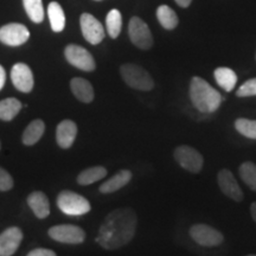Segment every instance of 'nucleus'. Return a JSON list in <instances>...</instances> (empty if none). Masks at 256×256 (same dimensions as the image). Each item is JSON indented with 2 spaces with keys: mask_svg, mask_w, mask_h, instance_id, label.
Segmentation results:
<instances>
[{
  "mask_svg": "<svg viewBox=\"0 0 256 256\" xmlns=\"http://www.w3.org/2000/svg\"><path fill=\"white\" fill-rule=\"evenodd\" d=\"M250 214H252V220H254V222L256 223V202H254V203H252V206H250Z\"/></svg>",
  "mask_w": 256,
  "mask_h": 256,
  "instance_id": "34",
  "label": "nucleus"
},
{
  "mask_svg": "<svg viewBox=\"0 0 256 256\" xmlns=\"http://www.w3.org/2000/svg\"><path fill=\"white\" fill-rule=\"evenodd\" d=\"M57 206L68 216L86 215L92 210V206L87 198L69 190L60 192L57 197Z\"/></svg>",
  "mask_w": 256,
  "mask_h": 256,
  "instance_id": "4",
  "label": "nucleus"
},
{
  "mask_svg": "<svg viewBox=\"0 0 256 256\" xmlns=\"http://www.w3.org/2000/svg\"><path fill=\"white\" fill-rule=\"evenodd\" d=\"M70 88H72L74 96L81 102L90 104L94 100V88H92V83L88 80L82 78H74L70 81Z\"/></svg>",
  "mask_w": 256,
  "mask_h": 256,
  "instance_id": "16",
  "label": "nucleus"
},
{
  "mask_svg": "<svg viewBox=\"0 0 256 256\" xmlns=\"http://www.w3.org/2000/svg\"><path fill=\"white\" fill-rule=\"evenodd\" d=\"M23 5L28 18L34 23L40 24L44 20V6L42 0H23Z\"/></svg>",
  "mask_w": 256,
  "mask_h": 256,
  "instance_id": "26",
  "label": "nucleus"
},
{
  "mask_svg": "<svg viewBox=\"0 0 256 256\" xmlns=\"http://www.w3.org/2000/svg\"><path fill=\"white\" fill-rule=\"evenodd\" d=\"M28 256H55L56 252L51 249H46V248H37L31 250L28 254Z\"/></svg>",
  "mask_w": 256,
  "mask_h": 256,
  "instance_id": "31",
  "label": "nucleus"
},
{
  "mask_svg": "<svg viewBox=\"0 0 256 256\" xmlns=\"http://www.w3.org/2000/svg\"><path fill=\"white\" fill-rule=\"evenodd\" d=\"M107 176V170L104 166H92L86 168L78 176V183L80 185H90L104 179Z\"/></svg>",
  "mask_w": 256,
  "mask_h": 256,
  "instance_id": "23",
  "label": "nucleus"
},
{
  "mask_svg": "<svg viewBox=\"0 0 256 256\" xmlns=\"http://www.w3.org/2000/svg\"><path fill=\"white\" fill-rule=\"evenodd\" d=\"M78 136V126L72 120H63L56 130V140L60 148H70Z\"/></svg>",
  "mask_w": 256,
  "mask_h": 256,
  "instance_id": "15",
  "label": "nucleus"
},
{
  "mask_svg": "<svg viewBox=\"0 0 256 256\" xmlns=\"http://www.w3.org/2000/svg\"><path fill=\"white\" fill-rule=\"evenodd\" d=\"M216 83L223 90L230 92L234 90L236 83H238V75L232 69L226 68V66H220L214 72Z\"/></svg>",
  "mask_w": 256,
  "mask_h": 256,
  "instance_id": "19",
  "label": "nucleus"
},
{
  "mask_svg": "<svg viewBox=\"0 0 256 256\" xmlns=\"http://www.w3.org/2000/svg\"><path fill=\"white\" fill-rule=\"evenodd\" d=\"M190 100L200 113L210 114L218 110L222 104V96L206 80L194 76L190 83Z\"/></svg>",
  "mask_w": 256,
  "mask_h": 256,
  "instance_id": "2",
  "label": "nucleus"
},
{
  "mask_svg": "<svg viewBox=\"0 0 256 256\" xmlns=\"http://www.w3.org/2000/svg\"><path fill=\"white\" fill-rule=\"evenodd\" d=\"M238 98H249L256 96V78H250L246 81L236 92Z\"/></svg>",
  "mask_w": 256,
  "mask_h": 256,
  "instance_id": "29",
  "label": "nucleus"
},
{
  "mask_svg": "<svg viewBox=\"0 0 256 256\" xmlns=\"http://www.w3.org/2000/svg\"><path fill=\"white\" fill-rule=\"evenodd\" d=\"M121 78L127 86L136 90L148 92L154 88V81L148 72L140 66L126 63L120 68Z\"/></svg>",
  "mask_w": 256,
  "mask_h": 256,
  "instance_id": "3",
  "label": "nucleus"
},
{
  "mask_svg": "<svg viewBox=\"0 0 256 256\" xmlns=\"http://www.w3.org/2000/svg\"><path fill=\"white\" fill-rule=\"evenodd\" d=\"M48 234L55 241L66 243V244H81L86 240L84 230L72 224H60V226H51Z\"/></svg>",
  "mask_w": 256,
  "mask_h": 256,
  "instance_id": "7",
  "label": "nucleus"
},
{
  "mask_svg": "<svg viewBox=\"0 0 256 256\" xmlns=\"http://www.w3.org/2000/svg\"><path fill=\"white\" fill-rule=\"evenodd\" d=\"M190 236L194 242H197L203 247H217L222 244L224 238L222 232L218 230L208 226V224H194L190 229Z\"/></svg>",
  "mask_w": 256,
  "mask_h": 256,
  "instance_id": "9",
  "label": "nucleus"
},
{
  "mask_svg": "<svg viewBox=\"0 0 256 256\" xmlns=\"http://www.w3.org/2000/svg\"><path fill=\"white\" fill-rule=\"evenodd\" d=\"M23 241V232L18 226H11L0 234V256H11L18 250Z\"/></svg>",
  "mask_w": 256,
  "mask_h": 256,
  "instance_id": "13",
  "label": "nucleus"
},
{
  "mask_svg": "<svg viewBox=\"0 0 256 256\" xmlns=\"http://www.w3.org/2000/svg\"><path fill=\"white\" fill-rule=\"evenodd\" d=\"M95 2H101V0H95Z\"/></svg>",
  "mask_w": 256,
  "mask_h": 256,
  "instance_id": "36",
  "label": "nucleus"
},
{
  "mask_svg": "<svg viewBox=\"0 0 256 256\" xmlns=\"http://www.w3.org/2000/svg\"><path fill=\"white\" fill-rule=\"evenodd\" d=\"M44 130H46V124L43 120L37 119L34 120L28 126L25 128L23 136V144L26 146H32L34 144H37L40 140V138L43 136Z\"/></svg>",
  "mask_w": 256,
  "mask_h": 256,
  "instance_id": "20",
  "label": "nucleus"
},
{
  "mask_svg": "<svg viewBox=\"0 0 256 256\" xmlns=\"http://www.w3.org/2000/svg\"><path fill=\"white\" fill-rule=\"evenodd\" d=\"M217 182H218L220 191L226 197L232 198L235 202H241L243 200V192L232 171L226 168L220 170L218 176H217Z\"/></svg>",
  "mask_w": 256,
  "mask_h": 256,
  "instance_id": "14",
  "label": "nucleus"
},
{
  "mask_svg": "<svg viewBox=\"0 0 256 256\" xmlns=\"http://www.w3.org/2000/svg\"><path fill=\"white\" fill-rule=\"evenodd\" d=\"M235 128L240 134L249 139H256V120L240 118L235 121Z\"/></svg>",
  "mask_w": 256,
  "mask_h": 256,
  "instance_id": "28",
  "label": "nucleus"
},
{
  "mask_svg": "<svg viewBox=\"0 0 256 256\" xmlns=\"http://www.w3.org/2000/svg\"><path fill=\"white\" fill-rule=\"evenodd\" d=\"M136 215L130 208H120L106 217L101 224L96 242L107 250H114L132 241L136 230Z\"/></svg>",
  "mask_w": 256,
  "mask_h": 256,
  "instance_id": "1",
  "label": "nucleus"
},
{
  "mask_svg": "<svg viewBox=\"0 0 256 256\" xmlns=\"http://www.w3.org/2000/svg\"><path fill=\"white\" fill-rule=\"evenodd\" d=\"M106 28H107V32L110 38L115 40L119 37L121 28H122V16L119 10L113 8L108 12L107 18H106Z\"/></svg>",
  "mask_w": 256,
  "mask_h": 256,
  "instance_id": "25",
  "label": "nucleus"
},
{
  "mask_svg": "<svg viewBox=\"0 0 256 256\" xmlns=\"http://www.w3.org/2000/svg\"><path fill=\"white\" fill-rule=\"evenodd\" d=\"M30 31L23 24L10 23L0 28V42L8 46H19L26 43Z\"/></svg>",
  "mask_w": 256,
  "mask_h": 256,
  "instance_id": "10",
  "label": "nucleus"
},
{
  "mask_svg": "<svg viewBox=\"0 0 256 256\" xmlns=\"http://www.w3.org/2000/svg\"><path fill=\"white\" fill-rule=\"evenodd\" d=\"M22 110V104L18 98H8L0 101V120L11 121L17 116Z\"/></svg>",
  "mask_w": 256,
  "mask_h": 256,
  "instance_id": "22",
  "label": "nucleus"
},
{
  "mask_svg": "<svg viewBox=\"0 0 256 256\" xmlns=\"http://www.w3.org/2000/svg\"><path fill=\"white\" fill-rule=\"evenodd\" d=\"M64 56L72 66L83 72H92L96 68L94 57L84 48L76 46V44H69L64 50Z\"/></svg>",
  "mask_w": 256,
  "mask_h": 256,
  "instance_id": "8",
  "label": "nucleus"
},
{
  "mask_svg": "<svg viewBox=\"0 0 256 256\" xmlns=\"http://www.w3.org/2000/svg\"><path fill=\"white\" fill-rule=\"evenodd\" d=\"M174 159L184 170L191 174H200L203 168L204 159L197 150L188 145L178 146L174 150Z\"/></svg>",
  "mask_w": 256,
  "mask_h": 256,
  "instance_id": "6",
  "label": "nucleus"
},
{
  "mask_svg": "<svg viewBox=\"0 0 256 256\" xmlns=\"http://www.w3.org/2000/svg\"><path fill=\"white\" fill-rule=\"evenodd\" d=\"M130 179H132V172L128 171V170H121L101 185L100 192L104 194H113V192L126 186L130 182Z\"/></svg>",
  "mask_w": 256,
  "mask_h": 256,
  "instance_id": "18",
  "label": "nucleus"
},
{
  "mask_svg": "<svg viewBox=\"0 0 256 256\" xmlns=\"http://www.w3.org/2000/svg\"><path fill=\"white\" fill-rule=\"evenodd\" d=\"M130 40L136 48L142 50H148L153 46V36L147 25L139 17H132L128 24Z\"/></svg>",
  "mask_w": 256,
  "mask_h": 256,
  "instance_id": "5",
  "label": "nucleus"
},
{
  "mask_svg": "<svg viewBox=\"0 0 256 256\" xmlns=\"http://www.w3.org/2000/svg\"><path fill=\"white\" fill-rule=\"evenodd\" d=\"M0 150H2V142H0Z\"/></svg>",
  "mask_w": 256,
  "mask_h": 256,
  "instance_id": "35",
  "label": "nucleus"
},
{
  "mask_svg": "<svg viewBox=\"0 0 256 256\" xmlns=\"http://www.w3.org/2000/svg\"><path fill=\"white\" fill-rule=\"evenodd\" d=\"M5 82H6V72H5L4 66H0V90L4 88Z\"/></svg>",
  "mask_w": 256,
  "mask_h": 256,
  "instance_id": "32",
  "label": "nucleus"
},
{
  "mask_svg": "<svg viewBox=\"0 0 256 256\" xmlns=\"http://www.w3.org/2000/svg\"><path fill=\"white\" fill-rule=\"evenodd\" d=\"M177 4L180 6V8H188V6H190L192 0H174Z\"/></svg>",
  "mask_w": 256,
  "mask_h": 256,
  "instance_id": "33",
  "label": "nucleus"
},
{
  "mask_svg": "<svg viewBox=\"0 0 256 256\" xmlns=\"http://www.w3.org/2000/svg\"><path fill=\"white\" fill-rule=\"evenodd\" d=\"M156 18L160 25L166 30H174L178 25V17L176 12L168 5H160L156 10Z\"/></svg>",
  "mask_w": 256,
  "mask_h": 256,
  "instance_id": "24",
  "label": "nucleus"
},
{
  "mask_svg": "<svg viewBox=\"0 0 256 256\" xmlns=\"http://www.w3.org/2000/svg\"><path fill=\"white\" fill-rule=\"evenodd\" d=\"M28 204L38 218H46L50 215V203L44 192H32L30 196L28 197Z\"/></svg>",
  "mask_w": 256,
  "mask_h": 256,
  "instance_id": "17",
  "label": "nucleus"
},
{
  "mask_svg": "<svg viewBox=\"0 0 256 256\" xmlns=\"http://www.w3.org/2000/svg\"><path fill=\"white\" fill-rule=\"evenodd\" d=\"M14 188V179L4 168H0V191H10Z\"/></svg>",
  "mask_w": 256,
  "mask_h": 256,
  "instance_id": "30",
  "label": "nucleus"
},
{
  "mask_svg": "<svg viewBox=\"0 0 256 256\" xmlns=\"http://www.w3.org/2000/svg\"><path fill=\"white\" fill-rule=\"evenodd\" d=\"M48 16H49L50 26L54 32H62L66 28V14L58 2H51L48 6Z\"/></svg>",
  "mask_w": 256,
  "mask_h": 256,
  "instance_id": "21",
  "label": "nucleus"
},
{
  "mask_svg": "<svg viewBox=\"0 0 256 256\" xmlns=\"http://www.w3.org/2000/svg\"><path fill=\"white\" fill-rule=\"evenodd\" d=\"M240 176L244 184L252 191H256V165L252 162H246L240 166Z\"/></svg>",
  "mask_w": 256,
  "mask_h": 256,
  "instance_id": "27",
  "label": "nucleus"
},
{
  "mask_svg": "<svg viewBox=\"0 0 256 256\" xmlns=\"http://www.w3.org/2000/svg\"><path fill=\"white\" fill-rule=\"evenodd\" d=\"M81 31L84 40L92 46L100 44L104 38V28L100 22L90 14H83L80 18Z\"/></svg>",
  "mask_w": 256,
  "mask_h": 256,
  "instance_id": "11",
  "label": "nucleus"
},
{
  "mask_svg": "<svg viewBox=\"0 0 256 256\" xmlns=\"http://www.w3.org/2000/svg\"><path fill=\"white\" fill-rule=\"evenodd\" d=\"M12 83L19 92H30L34 89V78L32 70L28 64L17 63L11 69Z\"/></svg>",
  "mask_w": 256,
  "mask_h": 256,
  "instance_id": "12",
  "label": "nucleus"
}]
</instances>
